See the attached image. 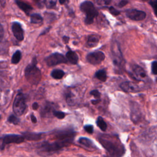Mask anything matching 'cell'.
I'll list each match as a JSON object with an SVG mask.
<instances>
[{
	"instance_id": "11",
	"label": "cell",
	"mask_w": 157,
	"mask_h": 157,
	"mask_svg": "<svg viewBox=\"0 0 157 157\" xmlns=\"http://www.w3.org/2000/svg\"><path fill=\"white\" fill-rule=\"evenodd\" d=\"M105 54L101 51H95L89 53L86 56V61L91 64L98 65L101 64L105 59Z\"/></svg>"
},
{
	"instance_id": "30",
	"label": "cell",
	"mask_w": 157,
	"mask_h": 157,
	"mask_svg": "<svg viewBox=\"0 0 157 157\" xmlns=\"http://www.w3.org/2000/svg\"><path fill=\"white\" fill-rule=\"evenodd\" d=\"M111 0H97V3L100 6L106 7L110 4Z\"/></svg>"
},
{
	"instance_id": "1",
	"label": "cell",
	"mask_w": 157,
	"mask_h": 157,
	"mask_svg": "<svg viewBox=\"0 0 157 157\" xmlns=\"http://www.w3.org/2000/svg\"><path fill=\"white\" fill-rule=\"evenodd\" d=\"M75 134V133L72 129H64L58 130L53 133L54 140L53 142H43L39 146V148L44 152H55L59 151L72 144Z\"/></svg>"
},
{
	"instance_id": "22",
	"label": "cell",
	"mask_w": 157,
	"mask_h": 157,
	"mask_svg": "<svg viewBox=\"0 0 157 157\" xmlns=\"http://www.w3.org/2000/svg\"><path fill=\"white\" fill-rule=\"evenodd\" d=\"M96 123V125L99 128V129L102 131L105 132L107 130V124L105 123V121L104 120V119L102 117H101V116L98 117Z\"/></svg>"
},
{
	"instance_id": "26",
	"label": "cell",
	"mask_w": 157,
	"mask_h": 157,
	"mask_svg": "<svg viewBox=\"0 0 157 157\" xmlns=\"http://www.w3.org/2000/svg\"><path fill=\"white\" fill-rule=\"evenodd\" d=\"M52 110V104L50 103H47V104H45L44 107H42V110H41V114L42 115L43 114L45 116L46 114L49 113Z\"/></svg>"
},
{
	"instance_id": "24",
	"label": "cell",
	"mask_w": 157,
	"mask_h": 157,
	"mask_svg": "<svg viewBox=\"0 0 157 157\" xmlns=\"http://www.w3.org/2000/svg\"><path fill=\"white\" fill-rule=\"evenodd\" d=\"M21 58V53L20 50H17L13 55L11 59V62L12 64H16L19 63Z\"/></svg>"
},
{
	"instance_id": "38",
	"label": "cell",
	"mask_w": 157,
	"mask_h": 157,
	"mask_svg": "<svg viewBox=\"0 0 157 157\" xmlns=\"http://www.w3.org/2000/svg\"><path fill=\"white\" fill-rule=\"evenodd\" d=\"M100 102H101V99H93V100L91 101V104H93V105H96L98 103H99Z\"/></svg>"
},
{
	"instance_id": "42",
	"label": "cell",
	"mask_w": 157,
	"mask_h": 157,
	"mask_svg": "<svg viewBox=\"0 0 157 157\" xmlns=\"http://www.w3.org/2000/svg\"><path fill=\"white\" fill-rule=\"evenodd\" d=\"M49 30H50V28H47V29H46L45 31H43V33H42L40 34V35H44V34H46V33H47Z\"/></svg>"
},
{
	"instance_id": "6",
	"label": "cell",
	"mask_w": 157,
	"mask_h": 157,
	"mask_svg": "<svg viewBox=\"0 0 157 157\" xmlns=\"http://www.w3.org/2000/svg\"><path fill=\"white\" fill-rule=\"evenodd\" d=\"M26 107L25 98L22 93H18L13 101V110L17 116H21L23 114Z\"/></svg>"
},
{
	"instance_id": "27",
	"label": "cell",
	"mask_w": 157,
	"mask_h": 157,
	"mask_svg": "<svg viewBox=\"0 0 157 157\" xmlns=\"http://www.w3.org/2000/svg\"><path fill=\"white\" fill-rule=\"evenodd\" d=\"M52 113H53V115L55 117H56L57 118L60 119V120L63 119V118L66 117V113L65 112H62V111L55 110H53L52 111Z\"/></svg>"
},
{
	"instance_id": "8",
	"label": "cell",
	"mask_w": 157,
	"mask_h": 157,
	"mask_svg": "<svg viewBox=\"0 0 157 157\" xmlns=\"http://www.w3.org/2000/svg\"><path fill=\"white\" fill-rule=\"evenodd\" d=\"M129 74L134 80L141 82H145L148 79V75L145 70L139 65L134 64L129 71Z\"/></svg>"
},
{
	"instance_id": "21",
	"label": "cell",
	"mask_w": 157,
	"mask_h": 157,
	"mask_svg": "<svg viewBox=\"0 0 157 157\" xmlns=\"http://www.w3.org/2000/svg\"><path fill=\"white\" fill-rule=\"evenodd\" d=\"M50 75H51V77L54 79L59 80V79H61L64 77V75H65V73L61 69H55L51 72Z\"/></svg>"
},
{
	"instance_id": "28",
	"label": "cell",
	"mask_w": 157,
	"mask_h": 157,
	"mask_svg": "<svg viewBox=\"0 0 157 157\" xmlns=\"http://www.w3.org/2000/svg\"><path fill=\"white\" fill-rule=\"evenodd\" d=\"M57 0H44V3L47 8H52L56 4Z\"/></svg>"
},
{
	"instance_id": "5",
	"label": "cell",
	"mask_w": 157,
	"mask_h": 157,
	"mask_svg": "<svg viewBox=\"0 0 157 157\" xmlns=\"http://www.w3.org/2000/svg\"><path fill=\"white\" fill-rule=\"evenodd\" d=\"M80 9L81 11L85 14V23L86 25L92 24L94 21V19L99 14L98 10L90 1L83 2L80 6Z\"/></svg>"
},
{
	"instance_id": "23",
	"label": "cell",
	"mask_w": 157,
	"mask_h": 157,
	"mask_svg": "<svg viewBox=\"0 0 157 157\" xmlns=\"http://www.w3.org/2000/svg\"><path fill=\"white\" fill-rule=\"evenodd\" d=\"M43 18L38 13H33L30 16V22L33 24H39L42 22Z\"/></svg>"
},
{
	"instance_id": "36",
	"label": "cell",
	"mask_w": 157,
	"mask_h": 157,
	"mask_svg": "<svg viewBox=\"0 0 157 157\" xmlns=\"http://www.w3.org/2000/svg\"><path fill=\"white\" fill-rule=\"evenodd\" d=\"M150 5L151 6V7H153V9L154 10L155 13H156V1L154 0V1H151L150 2Z\"/></svg>"
},
{
	"instance_id": "44",
	"label": "cell",
	"mask_w": 157,
	"mask_h": 157,
	"mask_svg": "<svg viewBox=\"0 0 157 157\" xmlns=\"http://www.w3.org/2000/svg\"><path fill=\"white\" fill-rule=\"evenodd\" d=\"M34 1L35 2H38L40 1V0H34Z\"/></svg>"
},
{
	"instance_id": "18",
	"label": "cell",
	"mask_w": 157,
	"mask_h": 157,
	"mask_svg": "<svg viewBox=\"0 0 157 157\" xmlns=\"http://www.w3.org/2000/svg\"><path fill=\"white\" fill-rule=\"evenodd\" d=\"M15 2L19 8L22 10L26 15H29V12L33 10V7L25 2L20 0H15Z\"/></svg>"
},
{
	"instance_id": "10",
	"label": "cell",
	"mask_w": 157,
	"mask_h": 157,
	"mask_svg": "<svg viewBox=\"0 0 157 157\" xmlns=\"http://www.w3.org/2000/svg\"><path fill=\"white\" fill-rule=\"evenodd\" d=\"M131 109V120L134 123H138L142 119V112L139 105L136 102H131L130 103Z\"/></svg>"
},
{
	"instance_id": "20",
	"label": "cell",
	"mask_w": 157,
	"mask_h": 157,
	"mask_svg": "<svg viewBox=\"0 0 157 157\" xmlns=\"http://www.w3.org/2000/svg\"><path fill=\"white\" fill-rule=\"evenodd\" d=\"M94 77L99 80L100 81L104 82L107 80V72L105 69H101L98 70L94 74Z\"/></svg>"
},
{
	"instance_id": "45",
	"label": "cell",
	"mask_w": 157,
	"mask_h": 157,
	"mask_svg": "<svg viewBox=\"0 0 157 157\" xmlns=\"http://www.w3.org/2000/svg\"><path fill=\"white\" fill-rule=\"evenodd\" d=\"M142 1H147V0H142Z\"/></svg>"
},
{
	"instance_id": "4",
	"label": "cell",
	"mask_w": 157,
	"mask_h": 157,
	"mask_svg": "<svg viewBox=\"0 0 157 157\" xmlns=\"http://www.w3.org/2000/svg\"><path fill=\"white\" fill-rule=\"evenodd\" d=\"M37 63L36 58L34 57L25 70V75L26 80L33 85L38 84L42 78L41 71L37 66Z\"/></svg>"
},
{
	"instance_id": "31",
	"label": "cell",
	"mask_w": 157,
	"mask_h": 157,
	"mask_svg": "<svg viewBox=\"0 0 157 157\" xmlns=\"http://www.w3.org/2000/svg\"><path fill=\"white\" fill-rule=\"evenodd\" d=\"M90 94L93 96L95 99H101V93L98 90H93L90 92Z\"/></svg>"
},
{
	"instance_id": "25",
	"label": "cell",
	"mask_w": 157,
	"mask_h": 157,
	"mask_svg": "<svg viewBox=\"0 0 157 157\" xmlns=\"http://www.w3.org/2000/svg\"><path fill=\"white\" fill-rule=\"evenodd\" d=\"M66 100L69 105H73L74 104V96L72 93L71 91H68L65 94Z\"/></svg>"
},
{
	"instance_id": "2",
	"label": "cell",
	"mask_w": 157,
	"mask_h": 157,
	"mask_svg": "<svg viewBox=\"0 0 157 157\" xmlns=\"http://www.w3.org/2000/svg\"><path fill=\"white\" fill-rule=\"evenodd\" d=\"M98 139L110 156H121L124 154V146L117 136L104 134L99 135Z\"/></svg>"
},
{
	"instance_id": "9",
	"label": "cell",
	"mask_w": 157,
	"mask_h": 157,
	"mask_svg": "<svg viewBox=\"0 0 157 157\" xmlns=\"http://www.w3.org/2000/svg\"><path fill=\"white\" fill-rule=\"evenodd\" d=\"M45 61L47 65L49 67L67 63L66 58L63 54L59 53H53L51 54L45 59Z\"/></svg>"
},
{
	"instance_id": "3",
	"label": "cell",
	"mask_w": 157,
	"mask_h": 157,
	"mask_svg": "<svg viewBox=\"0 0 157 157\" xmlns=\"http://www.w3.org/2000/svg\"><path fill=\"white\" fill-rule=\"evenodd\" d=\"M110 51L114 71L117 74H122L125 69V60L123 58L120 44L116 40L112 42Z\"/></svg>"
},
{
	"instance_id": "15",
	"label": "cell",
	"mask_w": 157,
	"mask_h": 157,
	"mask_svg": "<svg viewBox=\"0 0 157 157\" xmlns=\"http://www.w3.org/2000/svg\"><path fill=\"white\" fill-rule=\"evenodd\" d=\"M25 139L30 141H37L41 139L43 133L42 132H25L22 134Z\"/></svg>"
},
{
	"instance_id": "41",
	"label": "cell",
	"mask_w": 157,
	"mask_h": 157,
	"mask_svg": "<svg viewBox=\"0 0 157 157\" xmlns=\"http://www.w3.org/2000/svg\"><path fill=\"white\" fill-rule=\"evenodd\" d=\"M63 42L65 43V44H67L69 42V37L68 36H64L63 37Z\"/></svg>"
},
{
	"instance_id": "39",
	"label": "cell",
	"mask_w": 157,
	"mask_h": 157,
	"mask_svg": "<svg viewBox=\"0 0 157 157\" xmlns=\"http://www.w3.org/2000/svg\"><path fill=\"white\" fill-rule=\"evenodd\" d=\"M39 105L38 103H37V102H34V103L33 104V105H32V108H33V109L34 110H37L38 108H39Z\"/></svg>"
},
{
	"instance_id": "17",
	"label": "cell",
	"mask_w": 157,
	"mask_h": 157,
	"mask_svg": "<svg viewBox=\"0 0 157 157\" xmlns=\"http://www.w3.org/2000/svg\"><path fill=\"white\" fill-rule=\"evenodd\" d=\"M66 58L67 61H69L71 64H77L78 63V56L77 54L74 51L69 50L68 52H67L66 54Z\"/></svg>"
},
{
	"instance_id": "40",
	"label": "cell",
	"mask_w": 157,
	"mask_h": 157,
	"mask_svg": "<svg viewBox=\"0 0 157 157\" xmlns=\"http://www.w3.org/2000/svg\"><path fill=\"white\" fill-rule=\"evenodd\" d=\"M30 117H31V121H32L33 123H37V118H36V117L34 115H33V114H31Z\"/></svg>"
},
{
	"instance_id": "19",
	"label": "cell",
	"mask_w": 157,
	"mask_h": 157,
	"mask_svg": "<svg viewBox=\"0 0 157 157\" xmlns=\"http://www.w3.org/2000/svg\"><path fill=\"white\" fill-rule=\"evenodd\" d=\"M99 42V37L98 35L91 34L89 35L87 39V45L90 48H93L98 45Z\"/></svg>"
},
{
	"instance_id": "12",
	"label": "cell",
	"mask_w": 157,
	"mask_h": 157,
	"mask_svg": "<svg viewBox=\"0 0 157 157\" xmlns=\"http://www.w3.org/2000/svg\"><path fill=\"white\" fill-rule=\"evenodd\" d=\"M126 15L129 19L134 21H141L146 17V13L145 12L133 9L127 10Z\"/></svg>"
},
{
	"instance_id": "33",
	"label": "cell",
	"mask_w": 157,
	"mask_h": 157,
	"mask_svg": "<svg viewBox=\"0 0 157 157\" xmlns=\"http://www.w3.org/2000/svg\"><path fill=\"white\" fill-rule=\"evenodd\" d=\"M156 61H153L151 64V71L155 75H156Z\"/></svg>"
},
{
	"instance_id": "13",
	"label": "cell",
	"mask_w": 157,
	"mask_h": 157,
	"mask_svg": "<svg viewBox=\"0 0 157 157\" xmlns=\"http://www.w3.org/2000/svg\"><path fill=\"white\" fill-rule=\"evenodd\" d=\"M120 86L123 91L128 93H137L141 90L140 88L138 86V85L130 81H126L122 82L120 85Z\"/></svg>"
},
{
	"instance_id": "43",
	"label": "cell",
	"mask_w": 157,
	"mask_h": 157,
	"mask_svg": "<svg viewBox=\"0 0 157 157\" xmlns=\"http://www.w3.org/2000/svg\"><path fill=\"white\" fill-rule=\"evenodd\" d=\"M66 0H59V2L61 4H64L66 2Z\"/></svg>"
},
{
	"instance_id": "35",
	"label": "cell",
	"mask_w": 157,
	"mask_h": 157,
	"mask_svg": "<svg viewBox=\"0 0 157 157\" xmlns=\"http://www.w3.org/2000/svg\"><path fill=\"white\" fill-rule=\"evenodd\" d=\"M128 3V1H126V0H121L119 2L118 4V6L119 7H123L124 6H125Z\"/></svg>"
},
{
	"instance_id": "16",
	"label": "cell",
	"mask_w": 157,
	"mask_h": 157,
	"mask_svg": "<svg viewBox=\"0 0 157 157\" xmlns=\"http://www.w3.org/2000/svg\"><path fill=\"white\" fill-rule=\"evenodd\" d=\"M78 142L82 145L87 147L88 148L97 149V147L95 145L93 142L86 137H80L78 140Z\"/></svg>"
},
{
	"instance_id": "29",
	"label": "cell",
	"mask_w": 157,
	"mask_h": 157,
	"mask_svg": "<svg viewBox=\"0 0 157 157\" xmlns=\"http://www.w3.org/2000/svg\"><path fill=\"white\" fill-rule=\"evenodd\" d=\"M8 121L9 122L13 123L14 124H17L19 122H20V120L19 118H18L16 116L13 115H11L9 118H8Z\"/></svg>"
},
{
	"instance_id": "34",
	"label": "cell",
	"mask_w": 157,
	"mask_h": 157,
	"mask_svg": "<svg viewBox=\"0 0 157 157\" xmlns=\"http://www.w3.org/2000/svg\"><path fill=\"white\" fill-rule=\"evenodd\" d=\"M109 11L111 13V14H112L114 16H117V15H120V11H118V10L115 9L113 7H110Z\"/></svg>"
},
{
	"instance_id": "7",
	"label": "cell",
	"mask_w": 157,
	"mask_h": 157,
	"mask_svg": "<svg viewBox=\"0 0 157 157\" xmlns=\"http://www.w3.org/2000/svg\"><path fill=\"white\" fill-rule=\"evenodd\" d=\"M23 135L7 134L0 137V149L3 150L6 145L10 144H20L24 142Z\"/></svg>"
},
{
	"instance_id": "14",
	"label": "cell",
	"mask_w": 157,
	"mask_h": 157,
	"mask_svg": "<svg viewBox=\"0 0 157 157\" xmlns=\"http://www.w3.org/2000/svg\"><path fill=\"white\" fill-rule=\"evenodd\" d=\"M12 30L15 37L19 41H21L24 39V31L18 22H13L12 25Z\"/></svg>"
},
{
	"instance_id": "32",
	"label": "cell",
	"mask_w": 157,
	"mask_h": 157,
	"mask_svg": "<svg viewBox=\"0 0 157 157\" xmlns=\"http://www.w3.org/2000/svg\"><path fill=\"white\" fill-rule=\"evenodd\" d=\"M83 128L85 129V131L88 132V134H93V131H94V128H93V126L91 124H86L83 126Z\"/></svg>"
},
{
	"instance_id": "37",
	"label": "cell",
	"mask_w": 157,
	"mask_h": 157,
	"mask_svg": "<svg viewBox=\"0 0 157 157\" xmlns=\"http://www.w3.org/2000/svg\"><path fill=\"white\" fill-rule=\"evenodd\" d=\"M3 36H4V29L1 24L0 23V42H1L3 38Z\"/></svg>"
}]
</instances>
